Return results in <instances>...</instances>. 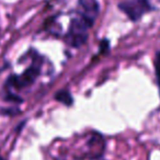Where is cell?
I'll return each instance as SVG.
<instances>
[{"label": "cell", "instance_id": "obj_10", "mask_svg": "<svg viewBox=\"0 0 160 160\" xmlns=\"http://www.w3.org/2000/svg\"><path fill=\"white\" fill-rule=\"evenodd\" d=\"M0 160H6V159H3V158L1 157V156H0Z\"/></svg>", "mask_w": 160, "mask_h": 160}, {"label": "cell", "instance_id": "obj_9", "mask_svg": "<svg viewBox=\"0 0 160 160\" xmlns=\"http://www.w3.org/2000/svg\"><path fill=\"white\" fill-rule=\"evenodd\" d=\"M20 111L17 110L16 108H3V109L1 110V114H6V115H10V116L16 115Z\"/></svg>", "mask_w": 160, "mask_h": 160}, {"label": "cell", "instance_id": "obj_4", "mask_svg": "<svg viewBox=\"0 0 160 160\" xmlns=\"http://www.w3.org/2000/svg\"><path fill=\"white\" fill-rule=\"evenodd\" d=\"M79 6L81 8L80 17H82L86 21L93 25L100 11V5L98 0H79Z\"/></svg>", "mask_w": 160, "mask_h": 160}, {"label": "cell", "instance_id": "obj_1", "mask_svg": "<svg viewBox=\"0 0 160 160\" xmlns=\"http://www.w3.org/2000/svg\"><path fill=\"white\" fill-rule=\"evenodd\" d=\"M91 27L92 25L82 17L79 16L77 18L71 19L68 32L65 36L66 43L73 48L82 46L88 41V30Z\"/></svg>", "mask_w": 160, "mask_h": 160}, {"label": "cell", "instance_id": "obj_3", "mask_svg": "<svg viewBox=\"0 0 160 160\" xmlns=\"http://www.w3.org/2000/svg\"><path fill=\"white\" fill-rule=\"evenodd\" d=\"M118 9L124 12L129 20L138 21L144 14L153 10L149 0H126L118 3Z\"/></svg>", "mask_w": 160, "mask_h": 160}, {"label": "cell", "instance_id": "obj_8", "mask_svg": "<svg viewBox=\"0 0 160 160\" xmlns=\"http://www.w3.org/2000/svg\"><path fill=\"white\" fill-rule=\"evenodd\" d=\"M109 51H110V42H109V40L104 38V40H102L100 43V53L107 54Z\"/></svg>", "mask_w": 160, "mask_h": 160}, {"label": "cell", "instance_id": "obj_5", "mask_svg": "<svg viewBox=\"0 0 160 160\" xmlns=\"http://www.w3.org/2000/svg\"><path fill=\"white\" fill-rule=\"evenodd\" d=\"M54 98H55L56 101L62 103L66 107H71L73 103V98L68 90H59L55 93Z\"/></svg>", "mask_w": 160, "mask_h": 160}, {"label": "cell", "instance_id": "obj_2", "mask_svg": "<svg viewBox=\"0 0 160 160\" xmlns=\"http://www.w3.org/2000/svg\"><path fill=\"white\" fill-rule=\"evenodd\" d=\"M38 58V56H36ZM36 58L33 59V62L31 64V66H29L24 71L22 72V75L16 76L12 75L7 79V85L8 89L10 88H14L17 90L23 89L25 87H29L32 83L38 79V77L41 75V64H42V58L38 62H36Z\"/></svg>", "mask_w": 160, "mask_h": 160}, {"label": "cell", "instance_id": "obj_7", "mask_svg": "<svg viewBox=\"0 0 160 160\" xmlns=\"http://www.w3.org/2000/svg\"><path fill=\"white\" fill-rule=\"evenodd\" d=\"M6 92H7V94L5 96V101H9V102H13V103H22L23 102V100L20 98V97L12 93L9 89H8V91H6Z\"/></svg>", "mask_w": 160, "mask_h": 160}, {"label": "cell", "instance_id": "obj_6", "mask_svg": "<svg viewBox=\"0 0 160 160\" xmlns=\"http://www.w3.org/2000/svg\"><path fill=\"white\" fill-rule=\"evenodd\" d=\"M155 71H156V78H157V83L159 87V93H160V51L156 53L155 56Z\"/></svg>", "mask_w": 160, "mask_h": 160}]
</instances>
